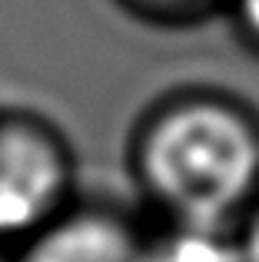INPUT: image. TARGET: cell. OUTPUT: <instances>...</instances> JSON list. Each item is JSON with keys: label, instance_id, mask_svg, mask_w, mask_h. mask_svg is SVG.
<instances>
[{"label": "cell", "instance_id": "cell-1", "mask_svg": "<svg viewBox=\"0 0 259 262\" xmlns=\"http://www.w3.org/2000/svg\"><path fill=\"white\" fill-rule=\"evenodd\" d=\"M143 169L183 226L220 229L259 186V140L229 110L189 103L153 126Z\"/></svg>", "mask_w": 259, "mask_h": 262}, {"label": "cell", "instance_id": "cell-2", "mask_svg": "<svg viewBox=\"0 0 259 262\" xmlns=\"http://www.w3.org/2000/svg\"><path fill=\"white\" fill-rule=\"evenodd\" d=\"M67 183L63 156L30 126H0V236L47 223Z\"/></svg>", "mask_w": 259, "mask_h": 262}, {"label": "cell", "instance_id": "cell-3", "mask_svg": "<svg viewBox=\"0 0 259 262\" xmlns=\"http://www.w3.org/2000/svg\"><path fill=\"white\" fill-rule=\"evenodd\" d=\"M24 262H146V246L106 216H73L40 232Z\"/></svg>", "mask_w": 259, "mask_h": 262}, {"label": "cell", "instance_id": "cell-4", "mask_svg": "<svg viewBox=\"0 0 259 262\" xmlns=\"http://www.w3.org/2000/svg\"><path fill=\"white\" fill-rule=\"evenodd\" d=\"M146 262H246L243 246H229L220 229L183 226L169 239L146 246Z\"/></svg>", "mask_w": 259, "mask_h": 262}, {"label": "cell", "instance_id": "cell-5", "mask_svg": "<svg viewBox=\"0 0 259 262\" xmlns=\"http://www.w3.org/2000/svg\"><path fill=\"white\" fill-rule=\"evenodd\" d=\"M240 246H243V259L246 262H259V206L253 209V216H249Z\"/></svg>", "mask_w": 259, "mask_h": 262}, {"label": "cell", "instance_id": "cell-6", "mask_svg": "<svg viewBox=\"0 0 259 262\" xmlns=\"http://www.w3.org/2000/svg\"><path fill=\"white\" fill-rule=\"evenodd\" d=\"M236 10H240L243 27L259 40V0H236Z\"/></svg>", "mask_w": 259, "mask_h": 262}, {"label": "cell", "instance_id": "cell-7", "mask_svg": "<svg viewBox=\"0 0 259 262\" xmlns=\"http://www.w3.org/2000/svg\"><path fill=\"white\" fill-rule=\"evenodd\" d=\"M146 4H156V7H169V10H176V7H196V4H203V0H146Z\"/></svg>", "mask_w": 259, "mask_h": 262}]
</instances>
